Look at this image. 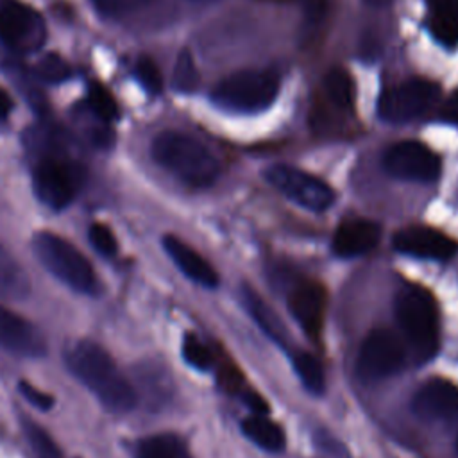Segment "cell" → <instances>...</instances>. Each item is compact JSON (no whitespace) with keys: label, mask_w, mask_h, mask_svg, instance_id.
Returning a JSON list of instances; mask_svg holds the SVG:
<instances>
[{"label":"cell","mask_w":458,"mask_h":458,"mask_svg":"<svg viewBox=\"0 0 458 458\" xmlns=\"http://www.w3.org/2000/svg\"><path fill=\"white\" fill-rule=\"evenodd\" d=\"M68 367L111 411H129L136 404V392L122 376L114 360L95 342L81 340L68 351Z\"/></svg>","instance_id":"1"},{"label":"cell","mask_w":458,"mask_h":458,"mask_svg":"<svg viewBox=\"0 0 458 458\" xmlns=\"http://www.w3.org/2000/svg\"><path fill=\"white\" fill-rule=\"evenodd\" d=\"M154 161L188 186H211L220 175L216 157L195 138L179 131L159 132L150 147Z\"/></svg>","instance_id":"2"},{"label":"cell","mask_w":458,"mask_h":458,"mask_svg":"<svg viewBox=\"0 0 458 458\" xmlns=\"http://www.w3.org/2000/svg\"><path fill=\"white\" fill-rule=\"evenodd\" d=\"M395 317L415 358L431 360L438 351V311L433 295L417 284L404 286L395 301Z\"/></svg>","instance_id":"3"},{"label":"cell","mask_w":458,"mask_h":458,"mask_svg":"<svg viewBox=\"0 0 458 458\" xmlns=\"http://www.w3.org/2000/svg\"><path fill=\"white\" fill-rule=\"evenodd\" d=\"M38 261L68 288L91 295L97 290V276L82 252L54 233H38L32 242Z\"/></svg>","instance_id":"4"},{"label":"cell","mask_w":458,"mask_h":458,"mask_svg":"<svg viewBox=\"0 0 458 458\" xmlns=\"http://www.w3.org/2000/svg\"><path fill=\"white\" fill-rule=\"evenodd\" d=\"M279 81L263 70H243L222 79L211 98L216 106L236 113H258L267 109L277 97Z\"/></svg>","instance_id":"5"},{"label":"cell","mask_w":458,"mask_h":458,"mask_svg":"<svg viewBox=\"0 0 458 458\" xmlns=\"http://www.w3.org/2000/svg\"><path fill=\"white\" fill-rule=\"evenodd\" d=\"M84 179L79 163L68 159L63 152L41 156L32 172V188L36 197L52 209L66 208L77 195Z\"/></svg>","instance_id":"6"},{"label":"cell","mask_w":458,"mask_h":458,"mask_svg":"<svg viewBox=\"0 0 458 458\" xmlns=\"http://www.w3.org/2000/svg\"><path fill=\"white\" fill-rule=\"evenodd\" d=\"M438 93V86L428 79H408L381 93L377 100V116L390 123L413 120L437 102Z\"/></svg>","instance_id":"7"},{"label":"cell","mask_w":458,"mask_h":458,"mask_svg":"<svg viewBox=\"0 0 458 458\" xmlns=\"http://www.w3.org/2000/svg\"><path fill=\"white\" fill-rule=\"evenodd\" d=\"M265 177L277 191L310 211H324L335 200V191L324 181L301 168L274 165L267 168Z\"/></svg>","instance_id":"8"},{"label":"cell","mask_w":458,"mask_h":458,"mask_svg":"<svg viewBox=\"0 0 458 458\" xmlns=\"http://www.w3.org/2000/svg\"><path fill=\"white\" fill-rule=\"evenodd\" d=\"M0 38L18 54H32L45 43V21L30 5L7 0L0 7Z\"/></svg>","instance_id":"9"},{"label":"cell","mask_w":458,"mask_h":458,"mask_svg":"<svg viewBox=\"0 0 458 458\" xmlns=\"http://www.w3.org/2000/svg\"><path fill=\"white\" fill-rule=\"evenodd\" d=\"M404 363L401 340L388 329H374L361 344L356 370L361 381L374 383L395 374Z\"/></svg>","instance_id":"10"},{"label":"cell","mask_w":458,"mask_h":458,"mask_svg":"<svg viewBox=\"0 0 458 458\" xmlns=\"http://www.w3.org/2000/svg\"><path fill=\"white\" fill-rule=\"evenodd\" d=\"M383 168L403 181L431 182L440 175V159L424 143L399 141L385 152Z\"/></svg>","instance_id":"11"},{"label":"cell","mask_w":458,"mask_h":458,"mask_svg":"<svg viewBox=\"0 0 458 458\" xmlns=\"http://www.w3.org/2000/svg\"><path fill=\"white\" fill-rule=\"evenodd\" d=\"M392 243L401 254L435 261H445L456 252V243L451 238L424 225H411L397 231Z\"/></svg>","instance_id":"12"},{"label":"cell","mask_w":458,"mask_h":458,"mask_svg":"<svg viewBox=\"0 0 458 458\" xmlns=\"http://www.w3.org/2000/svg\"><path fill=\"white\" fill-rule=\"evenodd\" d=\"M411 410L424 420H445L458 413V386L433 377L424 383L411 399Z\"/></svg>","instance_id":"13"},{"label":"cell","mask_w":458,"mask_h":458,"mask_svg":"<svg viewBox=\"0 0 458 458\" xmlns=\"http://www.w3.org/2000/svg\"><path fill=\"white\" fill-rule=\"evenodd\" d=\"M0 347L20 356L45 354L41 333L25 318L0 306Z\"/></svg>","instance_id":"14"},{"label":"cell","mask_w":458,"mask_h":458,"mask_svg":"<svg viewBox=\"0 0 458 458\" xmlns=\"http://www.w3.org/2000/svg\"><path fill=\"white\" fill-rule=\"evenodd\" d=\"M326 293L324 288L315 281L301 283L288 297V308L297 324L304 333L317 336L324 320Z\"/></svg>","instance_id":"15"},{"label":"cell","mask_w":458,"mask_h":458,"mask_svg":"<svg viewBox=\"0 0 458 458\" xmlns=\"http://www.w3.org/2000/svg\"><path fill=\"white\" fill-rule=\"evenodd\" d=\"M381 238V227L372 220H347L344 222L333 238V250L340 258H356L377 245Z\"/></svg>","instance_id":"16"},{"label":"cell","mask_w":458,"mask_h":458,"mask_svg":"<svg viewBox=\"0 0 458 458\" xmlns=\"http://www.w3.org/2000/svg\"><path fill=\"white\" fill-rule=\"evenodd\" d=\"M163 247H165L166 254L172 258V261L177 265V268L186 277H190L191 281H195L206 288H213L218 284L216 270L190 245H186L184 242H181L175 236H165Z\"/></svg>","instance_id":"17"},{"label":"cell","mask_w":458,"mask_h":458,"mask_svg":"<svg viewBox=\"0 0 458 458\" xmlns=\"http://www.w3.org/2000/svg\"><path fill=\"white\" fill-rule=\"evenodd\" d=\"M428 27L437 41L453 47L458 43V0H426Z\"/></svg>","instance_id":"18"},{"label":"cell","mask_w":458,"mask_h":458,"mask_svg":"<svg viewBox=\"0 0 458 458\" xmlns=\"http://www.w3.org/2000/svg\"><path fill=\"white\" fill-rule=\"evenodd\" d=\"M242 431L249 440H252L258 447L277 453L284 447L286 438L281 426H277L274 420L267 419L265 413H252L250 417L243 419Z\"/></svg>","instance_id":"19"},{"label":"cell","mask_w":458,"mask_h":458,"mask_svg":"<svg viewBox=\"0 0 458 458\" xmlns=\"http://www.w3.org/2000/svg\"><path fill=\"white\" fill-rule=\"evenodd\" d=\"M30 292V281L23 267L13 254L0 245V297L25 299Z\"/></svg>","instance_id":"20"},{"label":"cell","mask_w":458,"mask_h":458,"mask_svg":"<svg viewBox=\"0 0 458 458\" xmlns=\"http://www.w3.org/2000/svg\"><path fill=\"white\" fill-rule=\"evenodd\" d=\"M243 295V302L249 310V313L252 315V318L258 322V326L270 336L274 338L277 344H284L286 340V329L281 322V318L270 310V306L258 297V293L250 288H243L242 292Z\"/></svg>","instance_id":"21"},{"label":"cell","mask_w":458,"mask_h":458,"mask_svg":"<svg viewBox=\"0 0 458 458\" xmlns=\"http://www.w3.org/2000/svg\"><path fill=\"white\" fill-rule=\"evenodd\" d=\"M138 458H191L181 438L174 435H156L140 444Z\"/></svg>","instance_id":"22"},{"label":"cell","mask_w":458,"mask_h":458,"mask_svg":"<svg viewBox=\"0 0 458 458\" xmlns=\"http://www.w3.org/2000/svg\"><path fill=\"white\" fill-rule=\"evenodd\" d=\"M324 88L327 98L338 107V109H349L354 100V86L352 79L349 77L347 72L342 68H333L326 79H324Z\"/></svg>","instance_id":"23"},{"label":"cell","mask_w":458,"mask_h":458,"mask_svg":"<svg viewBox=\"0 0 458 458\" xmlns=\"http://www.w3.org/2000/svg\"><path fill=\"white\" fill-rule=\"evenodd\" d=\"M293 369L297 376L301 377L302 385L313 392V394H322L326 388V379H324V370L320 361L308 352H299L293 356Z\"/></svg>","instance_id":"24"},{"label":"cell","mask_w":458,"mask_h":458,"mask_svg":"<svg viewBox=\"0 0 458 458\" xmlns=\"http://www.w3.org/2000/svg\"><path fill=\"white\" fill-rule=\"evenodd\" d=\"M172 86L179 93H191L199 86V72L195 66V59L186 48L181 50L175 59L172 72Z\"/></svg>","instance_id":"25"},{"label":"cell","mask_w":458,"mask_h":458,"mask_svg":"<svg viewBox=\"0 0 458 458\" xmlns=\"http://www.w3.org/2000/svg\"><path fill=\"white\" fill-rule=\"evenodd\" d=\"M88 107L91 113L104 123H111L118 118V104L109 89H106L102 84L93 82L88 89L86 97Z\"/></svg>","instance_id":"26"},{"label":"cell","mask_w":458,"mask_h":458,"mask_svg":"<svg viewBox=\"0 0 458 458\" xmlns=\"http://www.w3.org/2000/svg\"><path fill=\"white\" fill-rule=\"evenodd\" d=\"M72 70L68 63L57 54H47L36 64V75L47 84H59L70 77Z\"/></svg>","instance_id":"27"},{"label":"cell","mask_w":458,"mask_h":458,"mask_svg":"<svg viewBox=\"0 0 458 458\" xmlns=\"http://www.w3.org/2000/svg\"><path fill=\"white\" fill-rule=\"evenodd\" d=\"M25 431H27V440H29L30 447L34 449L36 458H63L59 447L55 445V442L50 438V435L43 428H39L34 422H27Z\"/></svg>","instance_id":"28"},{"label":"cell","mask_w":458,"mask_h":458,"mask_svg":"<svg viewBox=\"0 0 458 458\" xmlns=\"http://www.w3.org/2000/svg\"><path fill=\"white\" fill-rule=\"evenodd\" d=\"M182 358L199 370H208L213 365V356L209 349L195 336L186 335L182 340Z\"/></svg>","instance_id":"29"},{"label":"cell","mask_w":458,"mask_h":458,"mask_svg":"<svg viewBox=\"0 0 458 458\" xmlns=\"http://www.w3.org/2000/svg\"><path fill=\"white\" fill-rule=\"evenodd\" d=\"M134 75L138 82L152 95L163 89V77L157 64L150 57H140L134 66Z\"/></svg>","instance_id":"30"},{"label":"cell","mask_w":458,"mask_h":458,"mask_svg":"<svg viewBox=\"0 0 458 458\" xmlns=\"http://www.w3.org/2000/svg\"><path fill=\"white\" fill-rule=\"evenodd\" d=\"M88 238L91 247L104 258H113L116 254V238L111 229L100 222L91 224L88 229Z\"/></svg>","instance_id":"31"},{"label":"cell","mask_w":458,"mask_h":458,"mask_svg":"<svg viewBox=\"0 0 458 458\" xmlns=\"http://www.w3.org/2000/svg\"><path fill=\"white\" fill-rule=\"evenodd\" d=\"M98 13L107 16H122L131 11H136L148 4L150 0H91Z\"/></svg>","instance_id":"32"},{"label":"cell","mask_w":458,"mask_h":458,"mask_svg":"<svg viewBox=\"0 0 458 458\" xmlns=\"http://www.w3.org/2000/svg\"><path fill=\"white\" fill-rule=\"evenodd\" d=\"M18 388H20V394H21L32 406H36V408H39V410H50V408H52L54 397L48 395V394H45V392H41V390H38V388L32 386L30 383L20 381Z\"/></svg>","instance_id":"33"},{"label":"cell","mask_w":458,"mask_h":458,"mask_svg":"<svg viewBox=\"0 0 458 458\" xmlns=\"http://www.w3.org/2000/svg\"><path fill=\"white\" fill-rule=\"evenodd\" d=\"M218 377H220V385L225 388V390H229V392H236L238 388H240V385H242V379H240V374H238V370L236 369H224L220 374H218Z\"/></svg>","instance_id":"34"},{"label":"cell","mask_w":458,"mask_h":458,"mask_svg":"<svg viewBox=\"0 0 458 458\" xmlns=\"http://www.w3.org/2000/svg\"><path fill=\"white\" fill-rule=\"evenodd\" d=\"M440 116H442V120H445V122L458 123V91H454V93L451 95V98L445 100V104H444L442 109H440Z\"/></svg>","instance_id":"35"},{"label":"cell","mask_w":458,"mask_h":458,"mask_svg":"<svg viewBox=\"0 0 458 458\" xmlns=\"http://www.w3.org/2000/svg\"><path fill=\"white\" fill-rule=\"evenodd\" d=\"M243 401L249 408H252L254 413H267L268 408H267V403L256 394V392H247L243 394Z\"/></svg>","instance_id":"36"},{"label":"cell","mask_w":458,"mask_h":458,"mask_svg":"<svg viewBox=\"0 0 458 458\" xmlns=\"http://www.w3.org/2000/svg\"><path fill=\"white\" fill-rule=\"evenodd\" d=\"M11 109H13V100H11L9 93L0 88V120L7 118V114L11 113Z\"/></svg>","instance_id":"37"},{"label":"cell","mask_w":458,"mask_h":458,"mask_svg":"<svg viewBox=\"0 0 458 458\" xmlns=\"http://www.w3.org/2000/svg\"><path fill=\"white\" fill-rule=\"evenodd\" d=\"M367 2H370V4H374V5H381V4H386L388 0H367Z\"/></svg>","instance_id":"38"},{"label":"cell","mask_w":458,"mask_h":458,"mask_svg":"<svg viewBox=\"0 0 458 458\" xmlns=\"http://www.w3.org/2000/svg\"><path fill=\"white\" fill-rule=\"evenodd\" d=\"M193 2H211V0H193Z\"/></svg>","instance_id":"39"},{"label":"cell","mask_w":458,"mask_h":458,"mask_svg":"<svg viewBox=\"0 0 458 458\" xmlns=\"http://www.w3.org/2000/svg\"><path fill=\"white\" fill-rule=\"evenodd\" d=\"M456 447H458V440H456Z\"/></svg>","instance_id":"40"}]
</instances>
